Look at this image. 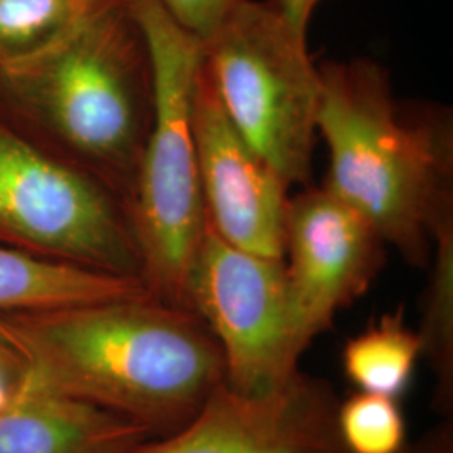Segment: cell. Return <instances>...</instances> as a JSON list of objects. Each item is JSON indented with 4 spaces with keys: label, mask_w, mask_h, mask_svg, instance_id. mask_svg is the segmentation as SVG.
I'll return each mask as SVG.
<instances>
[{
    "label": "cell",
    "mask_w": 453,
    "mask_h": 453,
    "mask_svg": "<svg viewBox=\"0 0 453 453\" xmlns=\"http://www.w3.org/2000/svg\"><path fill=\"white\" fill-rule=\"evenodd\" d=\"M2 323L33 359L35 385L110 410L151 438L192 421L226 376L207 326L148 292Z\"/></svg>",
    "instance_id": "cell-1"
},
{
    "label": "cell",
    "mask_w": 453,
    "mask_h": 453,
    "mask_svg": "<svg viewBox=\"0 0 453 453\" xmlns=\"http://www.w3.org/2000/svg\"><path fill=\"white\" fill-rule=\"evenodd\" d=\"M153 111L150 49L125 0H103L52 46L0 67V116L128 207Z\"/></svg>",
    "instance_id": "cell-2"
},
{
    "label": "cell",
    "mask_w": 453,
    "mask_h": 453,
    "mask_svg": "<svg viewBox=\"0 0 453 453\" xmlns=\"http://www.w3.org/2000/svg\"><path fill=\"white\" fill-rule=\"evenodd\" d=\"M318 69V133L329 150L324 188L410 265L426 267L434 234L453 222L452 114L398 99L388 71L368 58Z\"/></svg>",
    "instance_id": "cell-3"
},
{
    "label": "cell",
    "mask_w": 453,
    "mask_h": 453,
    "mask_svg": "<svg viewBox=\"0 0 453 453\" xmlns=\"http://www.w3.org/2000/svg\"><path fill=\"white\" fill-rule=\"evenodd\" d=\"M125 2L143 31L155 73L153 123L130 205L142 282L151 297L187 309L188 277L207 230L192 131L203 42L162 0Z\"/></svg>",
    "instance_id": "cell-4"
},
{
    "label": "cell",
    "mask_w": 453,
    "mask_h": 453,
    "mask_svg": "<svg viewBox=\"0 0 453 453\" xmlns=\"http://www.w3.org/2000/svg\"><path fill=\"white\" fill-rule=\"evenodd\" d=\"M203 65L243 138L288 181L308 183L321 76L306 37L273 0H237L203 42Z\"/></svg>",
    "instance_id": "cell-5"
},
{
    "label": "cell",
    "mask_w": 453,
    "mask_h": 453,
    "mask_svg": "<svg viewBox=\"0 0 453 453\" xmlns=\"http://www.w3.org/2000/svg\"><path fill=\"white\" fill-rule=\"evenodd\" d=\"M0 247L142 280L128 203L2 116Z\"/></svg>",
    "instance_id": "cell-6"
},
{
    "label": "cell",
    "mask_w": 453,
    "mask_h": 453,
    "mask_svg": "<svg viewBox=\"0 0 453 453\" xmlns=\"http://www.w3.org/2000/svg\"><path fill=\"white\" fill-rule=\"evenodd\" d=\"M187 309L219 342L230 388L260 395L301 372L311 341L294 309L284 259L241 250L207 224L187 284Z\"/></svg>",
    "instance_id": "cell-7"
},
{
    "label": "cell",
    "mask_w": 453,
    "mask_h": 453,
    "mask_svg": "<svg viewBox=\"0 0 453 453\" xmlns=\"http://www.w3.org/2000/svg\"><path fill=\"white\" fill-rule=\"evenodd\" d=\"M192 131L207 224L241 250L282 259L289 185L237 130L203 58L195 80Z\"/></svg>",
    "instance_id": "cell-8"
},
{
    "label": "cell",
    "mask_w": 453,
    "mask_h": 453,
    "mask_svg": "<svg viewBox=\"0 0 453 453\" xmlns=\"http://www.w3.org/2000/svg\"><path fill=\"white\" fill-rule=\"evenodd\" d=\"M387 243L353 207L324 187L289 196L284 265L294 309L311 342L370 291Z\"/></svg>",
    "instance_id": "cell-9"
},
{
    "label": "cell",
    "mask_w": 453,
    "mask_h": 453,
    "mask_svg": "<svg viewBox=\"0 0 453 453\" xmlns=\"http://www.w3.org/2000/svg\"><path fill=\"white\" fill-rule=\"evenodd\" d=\"M338 403L326 381L303 372L260 395L222 381L192 421L168 437L146 440L140 453H346Z\"/></svg>",
    "instance_id": "cell-10"
},
{
    "label": "cell",
    "mask_w": 453,
    "mask_h": 453,
    "mask_svg": "<svg viewBox=\"0 0 453 453\" xmlns=\"http://www.w3.org/2000/svg\"><path fill=\"white\" fill-rule=\"evenodd\" d=\"M150 438L125 417L39 385L0 413V453H140Z\"/></svg>",
    "instance_id": "cell-11"
},
{
    "label": "cell",
    "mask_w": 453,
    "mask_h": 453,
    "mask_svg": "<svg viewBox=\"0 0 453 453\" xmlns=\"http://www.w3.org/2000/svg\"><path fill=\"white\" fill-rule=\"evenodd\" d=\"M143 292L140 279L39 259L0 247V321Z\"/></svg>",
    "instance_id": "cell-12"
},
{
    "label": "cell",
    "mask_w": 453,
    "mask_h": 453,
    "mask_svg": "<svg viewBox=\"0 0 453 453\" xmlns=\"http://www.w3.org/2000/svg\"><path fill=\"white\" fill-rule=\"evenodd\" d=\"M421 361V340L408 326L403 309L380 316L361 333L346 341L341 366L357 391L403 396Z\"/></svg>",
    "instance_id": "cell-13"
},
{
    "label": "cell",
    "mask_w": 453,
    "mask_h": 453,
    "mask_svg": "<svg viewBox=\"0 0 453 453\" xmlns=\"http://www.w3.org/2000/svg\"><path fill=\"white\" fill-rule=\"evenodd\" d=\"M430 275L423 296L421 359L434 376L432 405L440 418L453 415V222L432 239Z\"/></svg>",
    "instance_id": "cell-14"
},
{
    "label": "cell",
    "mask_w": 453,
    "mask_h": 453,
    "mask_svg": "<svg viewBox=\"0 0 453 453\" xmlns=\"http://www.w3.org/2000/svg\"><path fill=\"white\" fill-rule=\"evenodd\" d=\"M103 0H0V67L58 42Z\"/></svg>",
    "instance_id": "cell-15"
},
{
    "label": "cell",
    "mask_w": 453,
    "mask_h": 453,
    "mask_svg": "<svg viewBox=\"0 0 453 453\" xmlns=\"http://www.w3.org/2000/svg\"><path fill=\"white\" fill-rule=\"evenodd\" d=\"M336 428L346 453H402L406 420L396 398L357 391L338 403Z\"/></svg>",
    "instance_id": "cell-16"
},
{
    "label": "cell",
    "mask_w": 453,
    "mask_h": 453,
    "mask_svg": "<svg viewBox=\"0 0 453 453\" xmlns=\"http://www.w3.org/2000/svg\"><path fill=\"white\" fill-rule=\"evenodd\" d=\"M34 385L33 359L0 321V413L27 395Z\"/></svg>",
    "instance_id": "cell-17"
},
{
    "label": "cell",
    "mask_w": 453,
    "mask_h": 453,
    "mask_svg": "<svg viewBox=\"0 0 453 453\" xmlns=\"http://www.w3.org/2000/svg\"><path fill=\"white\" fill-rule=\"evenodd\" d=\"M188 33L205 42L237 0H162Z\"/></svg>",
    "instance_id": "cell-18"
},
{
    "label": "cell",
    "mask_w": 453,
    "mask_h": 453,
    "mask_svg": "<svg viewBox=\"0 0 453 453\" xmlns=\"http://www.w3.org/2000/svg\"><path fill=\"white\" fill-rule=\"evenodd\" d=\"M402 453H453V420L441 418L420 437L408 440Z\"/></svg>",
    "instance_id": "cell-19"
},
{
    "label": "cell",
    "mask_w": 453,
    "mask_h": 453,
    "mask_svg": "<svg viewBox=\"0 0 453 453\" xmlns=\"http://www.w3.org/2000/svg\"><path fill=\"white\" fill-rule=\"evenodd\" d=\"M280 12V16L286 19V22L291 26L292 31L299 34L301 37H306L308 34L309 20L321 0H273Z\"/></svg>",
    "instance_id": "cell-20"
}]
</instances>
